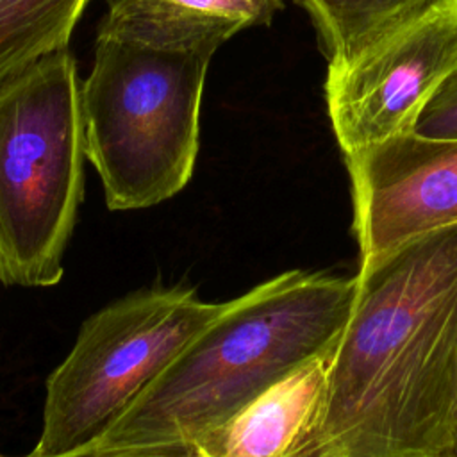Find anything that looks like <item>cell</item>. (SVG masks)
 <instances>
[{
    "instance_id": "cell-1",
    "label": "cell",
    "mask_w": 457,
    "mask_h": 457,
    "mask_svg": "<svg viewBox=\"0 0 457 457\" xmlns=\"http://www.w3.org/2000/svg\"><path fill=\"white\" fill-rule=\"evenodd\" d=\"M323 437L327 457H457V223L361 261Z\"/></svg>"
},
{
    "instance_id": "cell-2",
    "label": "cell",
    "mask_w": 457,
    "mask_h": 457,
    "mask_svg": "<svg viewBox=\"0 0 457 457\" xmlns=\"http://www.w3.org/2000/svg\"><path fill=\"white\" fill-rule=\"evenodd\" d=\"M353 295L355 275L289 270L225 302L91 448H189L287 373L334 348Z\"/></svg>"
},
{
    "instance_id": "cell-3",
    "label": "cell",
    "mask_w": 457,
    "mask_h": 457,
    "mask_svg": "<svg viewBox=\"0 0 457 457\" xmlns=\"http://www.w3.org/2000/svg\"><path fill=\"white\" fill-rule=\"evenodd\" d=\"M214 52L157 48L96 32L80 112L86 159L111 211L157 205L189 182Z\"/></svg>"
},
{
    "instance_id": "cell-4",
    "label": "cell",
    "mask_w": 457,
    "mask_h": 457,
    "mask_svg": "<svg viewBox=\"0 0 457 457\" xmlns=\"http://www.w3.org/2000/svg\"><path fill=\"white\" fill-rule=\"evenodd\" d=\"M80 79L73 55L50 54L0 86V282L48 287L84 191Z\"/></svg>"
},
{
    "instance_id": "cell-5",
    "label": "cell",
    "mask_w": 457,
    "mask_h": 457,
    "mask_svg": "<svg viewBox=\"0 0 457 457\" xmlns=\"http://www.w3.org/2000/svg\"><path fill=\"white\" fill-rule=\"evenodd\" d=\"M223 307L173 286L134 291L91 314L46 378L41 434L29 455L57 457L96 443Z\"/></svg>"
},
{
    "instance_id": "cell-6",
    "label": "cell",
    "mask_w": 457,
    "mask_h": 457,
    "mask_svg": "<svg viewBox=\"0 0 457 457\" xmlns=\"http://www.w3.org/2000/svg\"><path fill=\"white\" fill-rule=\"evenodd\" d=\"M457 70V0L382 41L352 64L327 70V112L345 157L414 130Z\"/></svg>"
},
{
    "instance_id": "cell-7",
    "label": "cell",
    "mask_w": 457,
    "mask_h": 457,
    "mask_svg": "<svg viewBox=\"0 0 457 457\" xmlns=\"http://www.w3.org/2000/svg\"><path fill=\"white\" fill-rule=\"evenodd\" d=\"M345 162L361 261L457 223V141L409 132Z\"/></svg>"
},
{
    "instance_id": "cell-8",
    "label": "cell",
    "mask_w": 457,
    "mask_h": 457,
    "mask_svg": "<svg viewBox=\"0 0 457 457\" xmlns=\"http://www.w3.org/2000/svg\"><path fill=\"white\" fill-rule=\"evenodd\" d=\"M332 348L200 434L196 457H327L323 421Z\"/></svg>"
},
{
    "instance_id": "cell-9",
    "label": "cell",
    "mask_w": 457,
    "mask_h": 457,
    "mask_svg": "<svg viewBox=\"0 0 457 457\" xmlns=\"http://www.w3.org/2000/svg\"><path fill=\"white\" fill-rule=\"evenodd\" d=\"M98 32L157 48L218 50L234 34L270 25L282 0H102Z\"/></svg>"
},
{
    "instance_id": "cell-10",
    "label": "cell",
    "mask_w": 457,
    "mask_h": 457,
    "mask_svg": "<svg viewBox=\"0 0 457 457\" xmlns=\"http://www.w3.org/2000/svg\"><path fill=\"white\" fill-rule=\"evenodd\" d=\"M328 61L339 70L452 0H296Z\"/></svg>"
},
{
    "instance_id": "cell-11",
    "label": "cell",
    "mask_w": 457,
    "mask_h": 457,
    "mask_svg": "<svg viewBox=\"0 0 457 457\" xmlns=\"http://www.w3.org/2000/svg\"><path fill=\"white\" fill-rule=\"evenodd\" d=\"M89 0H0V86L66 50Z\"/></svg>"
},
{
    "instance_id": "cell-12",
    "label": "cell",
    "mask_w": 457,
    "mask_h": 457,
    "mask_svg": "<svg viewBox=\"0 0 457 457\" xmlns=\"http://www.w3.org/2000/svg\"><path fill=\"white\" fill-rule=\"evenodd\" d=\"M412 132L427 139L457 141V70L443 80L425 104Z\"/></svg>"
},
{
    "instance_id": "cell-13",
    "label": "cell",
    "mask_w": 457,
    "mask_h": 457,
    "mask_svg": "<svg viewBox=\"0 0 457 457\" xmlns=\"http://www.w3.org/2000/svg\"><path fill=\"white\" fill-rule=\"evenodd\" d=\"M30 457V455H25ZM57 457H196L193 448H177V450H154V452H107L96 448H80Z\"/></svg>"
}]
</instances>
